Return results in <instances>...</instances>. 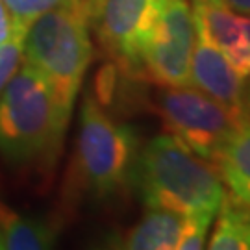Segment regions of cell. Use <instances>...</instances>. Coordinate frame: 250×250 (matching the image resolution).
Instances as JSON below:
<instances>
[{
  "label": "cell",
  "mask_w": 250,
  "mask_h": 250,
  "mask_svg": "<svg viewBox=\"0 0 250 250\" xmlns=\"http://www.w3.org/2000/svg\"><path fill=\"white\" fill-rule=\"evenodd\" d=\"M247 106L250 107V85H249V91H247Z\"/></svg>",
  "instance_id": "cell-19"
},
{
  "label": "cell",
  "mask_w": 250,
  "mask_h": 250,
  "mask_svg": "<svg viewBox=\"0 0 250 250\" xmlns=\"http://www.w3.org/2000/svg\"><path fill=\"white\" fill-rule=\"evenodd\" d=\"M11 32V22H9L8 9L4 6V0H0V43L6 41Z\"/></svg>",
  "instance_id": "cell-18"
},
{
  "label": "cell",
  "mask_w": 250,
  "mask_h": 250,
  "mask_svg": "<svg viewBox=\"0 0 250 250\" xmlns=\"http://www.w3.org/2000/svg\"><path fill=\"white\" fill-rule=\"evenodd\" d=\"M161 0H100L99 36L107 52L130 69H141V52Z\"/></svg>",
  "instance_id": "cell-7"
},
{
  "label": "cell",
  "mask_w": 250,
  "mask_h": 250,
  "mask_svg": "<svg viewBox=\"0 0 250 250\" xmlns=\"http://www.w3.org/2000/svg\"><path fill=\"white\" fill-rule=\"evenodd\" d=\"M26 30L11 24V32L6 41L0 43V93L8 85L11 76L19 71L22 63V48H24Z\"/></svg>",
  "instance_id": "cell-14"
},
{
  "label": "cell",
  "mask_w": 250,
  "mask_h": 250,
  "mask_svg": "<svg viewBox=\"0 0 250 250\" xmlns=\"http://www.w3.org/2000/svg\"><path fill=\"white\" fill-rule=\"evenodd\" d=\"M99 8L100 0H63L26 30L22 62L45 78L67 125L93 58L89 24Z\"/></svg>",
  "instance_id": "cell-1"
},
{
  "label": "cell",
  "mask_w": 250,
  "mask_h": 250,
  "mask_svg": "<svg viewBox=\"0 0 250 250\" xmlns=\"http://www.w3.org/2000/svg\"><path fill=\"white\" fill-rule=\"evenodd\" d=\"M197 32L206 36L230 60L241 76H249L250 43L245 34V15L211 0H191Z\"/></svg>",
  "instance_id": "cell-9"
},
{
  "label": "cell",
  "mask_w": 250,
  "mask_h": 250,
  "mask_svg": "<svg viewBox=\"0 0 250 250\" xmlns=\"http://www.w3.org/2000/svg\"><path fill=\"white\" fill-rule=\"evenodd\" d=\"M130 184L146 208L186 215H211L223 204L221 174L176 135H156L135 156Z\"/></svg>",
  "instance_id": "cell-2"
},
{
  "label": "cell",
  "mask_w": 250,
  "mask_h": 250,
  "mask_svg": "<svg viewBox=\"0 0 250 250\" xmlns=\"http://www.w3.org/2000/svg\"><path fill=\"white\" fill-rule=\"evenodd\" d=\"M134 132L119 125L93 95L83 99L69 188L104 200L130 184L137 156Z\"/></svg>",
  "instance_id": "cell-4"
},
{
  "label": "cell",
  "mask_w": 250,
  "mask_h": 250,
  "mask_svg": "<svg viewBox=\"0 0 250 250\" xmlns=\"http://www.w3.org/2000/svg\"><path fill=\"white\" fill-rule=\"evenodd\" d=\"M63 0H4L8 9L9 22L13 26H21L28 30V26L36 21L41 13H45Z\"/></svg>",
  "instance_id": "cell-15"
},
{
  "label": "cell",
  "mask_w": 250,
  "mask_h": 250,
  "mask_svg": "<svg viewBox=\"0 0 250 250\" xmlns=\"http://www.w3.org/2000/svg\"><path fill=\"white\" fill-rule=\"evenodd\" d=\"M215 4L223 6L235 11V13H241V15H250V0H211Z\"/></svg>",
  "instance_id": "cell-17"
},
{
  "label": "cell",
  "mask_w": 250,
  "mask_h": 250,
  "mask_svg": "<svg viewBox=\"0 0 250 250\" xmlns=\"http://www.w3.org/2000/svg\"><path fill=\"white\" fill-rule=\"evenodd\" d=\"M56 241V228L24 217L0 200V250H43Z\"/></svg>",
  "instance_id": "cell-12"
},
{
  "label": "cell",
  "mask_w": 250,
  "mask_h": 250,
  "mask_svg": "<svg viewBox=\"0 0 250 250\" xmlns=\"http://www.w3.org/2000/svg\"><path fill=\"white\" fill-rule=\"evenodd\" d=\"M184 224L186 215L148 208L143 219L123 237L121 247L130 250H176Z\"/></svg>",
  "instance_id": "cell-10"
},
{
  "label": "cell",
  "mask_w": 250,
  "mask_h": 250,
  "mask_svg": "<svg viewBox=\"0 0 250 250\" xmlns=\"http://www.w3.org/2000/svg\"><path fill=\"white\" fill-rule=\"evenodd\" d=\"M211 223H213L211 215H189V217H186V224H184L176 250L204 249L206 237H208Z\"/></svg>",
  "instance_id": "cell-16"
},
{
  "label": "cell",
  "mask_w": 250,
  "mask_h": 250,
  "mask_svg": "<svg viewBox=\"0 0 250 250\" xmlns=\"http://www.w3.org/2000/svg\"><path fill=\"white\" fill-rule=\"evenodd\" d=\"M197 22L189 0H161L141 52V69L163 87L189 85Z\"/></svg>",
  "instance_id": "cell-6"
},
{
  "label": "cell",
  "mask_w": 250,
  "mask_h": 250,
  "mask_svg": "<svg viewBox=\"0 0 250 250\" xmlns=\"http://www.w3.org/2000/svg\"><path fill=\"white\" fill-rule=\"evenodd\" d=\"M67 126L45 78L22 62L0 93V156L13 169L46 174L56 165Z\"/></svg>",
  "instance_id": "cell-3"
},
{
  "label": "cell",
  "mask_w": 250,
  "mask_h": 250,
  "mask_svg": "<svg viewBox=\"0 0 250 250\" xmlns=\"http://www.w3.org/2000/svg\"><path fill=\"white\" fill-rule=\"evenodd\" d=\"M189 85L232 109H247L245 76H241L221 48L197 32L191 56Z\"/></svg>",
  "instance_id": "cell-8"
},
{
  "label": "cell",
  "mask_w": 250,
  "mask_h": 250,
  "mask_svg": "<svg viewBox=\"0 0 250 250\" xmlns=\"http://www.w3.org/2000/svg\"><path fill=\"white\" fill-rule=\"evenodd\" d=\"M158 111L169 134L209 163L217 161L233 130L249 115V109H232L191 85L163 87Z\"/></svg>",
  "instance_id": "cell-5"
},
{
  "label": "cell",
  "mask_w": 250,
  "mask_h": 250,
  "mask_svg": "<svg viewBox=\"0 0 250 250\" xmlns=\"http://www.w3.org/2000/svg\"><path fill=\"white\" fill-rule=\"evenodd\" d=\"M215 165L232 197L250 208V115L233 130Z\"/></svg>",
  "instance_id": "cell-11"
},
{
  "label": "cell",
  "mask_w": 250,
  "mask_h": 250,
  "mask_svg": "<svg viewBox=\"0 0 250 250\" xmlns=\"http://www.w3.org/2000/svg\"><path fill=\"white\" fill-rule=\"evenodd\" d=\"M221 215L209 241L211 250H250V208L233 197H224Z\"/></svg>",
  "instance_id": "cell-13"
}]
</instances>
